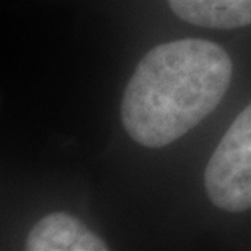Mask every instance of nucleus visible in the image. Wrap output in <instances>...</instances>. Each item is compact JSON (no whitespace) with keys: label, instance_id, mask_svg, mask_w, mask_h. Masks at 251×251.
<instances>
[{"label":"nucleus","instance_id":"nucleus-2","mask_svg":"<svg viewBox=\"0 0 251 251\" xmlns=\"http://www.w3.org/2000/svg\"><path fill=\"white\" fill-rule=\"evenodd\" d=\"M215 207L227 212L251 209V103L227 129L204 173Z\"/></svg>","mask_w":251,"mask_h":251},{"label":"nucleus","instance_id":"nucleus-3","mask_svg":"<svg viewBox=\"0 0 251 251\" xmlns=\"http://www.w3.org/2000/svg\"><path fill=\"white\" fill-rule=\"evenodd\" d=\"M29 251H106L108 245L92 230L65 212L43 217L28 235Z\"/></svg>","mask_w":251,"mask_h":251},{"label":"nucleus","instance_id":"nucleus-4","mask_svg":"<svg viewBox=\"0 0 251 251\" xmlns=\"http://www.w3.org/2000/svg\"><path fill=\"white\" fill-rule=\"evenodd\" d=\"M178 18L204 28L233 29L251 25V0H168Z\"/></svg>","mask_w":251,"mask_h":251},{"label":"nucleus","instance_id":"nucleus-1","mask_svg":"<svg viewBox=\"0 0 251 251\" xmlns=\"http://www.w3.org/2000/svg\"><path fill=\"white\" fill-rule=\"evenodd\" d=\"M232 61L207 39H178L145 54L124 90L121 121L132 140L160 149L181 139L225 97Z\"/></svg>","mask_w":251,"mask_h":251}]
</instances>
